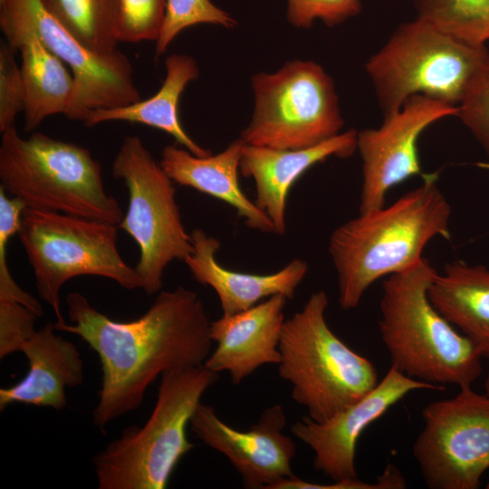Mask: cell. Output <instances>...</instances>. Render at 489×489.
Listing matches in <instances>:
<instances>
[{
  "mask_svg": "<svg viewBox=\"0 0 489 489\" xmlns=\"http://www.w3.org/2000/svg\"><path fill=\"white\" fill-rule=\"evenodd\" d=\"M118 225L58 212L26 207L19 239L34 272L39 296L53 309L55 324H63L60 292L82 275L110 279L126 290L142 289L135 268L117 247Z\"/></svg>",
  "mask_w": 489,
  "mask_h": 489,
  "instance_id": "ba28073f",
  "label": "cell"
},
{
  "mask_svg": "<svg viewBox=\"0 0 489 489\" xmlns=\"http://www.w3.org/2000/svg\"><path fill=\"white\" fill-rule=\"evenodd\" d=\"M356 129H350L313 147L282 149L244 143L240 173L253 178L256 206L272 221L274 233L286 232V205L292 185L312 167L336 157L347 158L357 150Z\"/></svg>",
  "mask_w": 489,
  "mask_h": 489,
  "instance_id": "e0dca14e",
  "label": "cell"
},
{
  "mask_svg": "<svg viewBox=\"0 0 489 489\" xmlns=\"http://www.w3.org/2000/svg\"><path fill=\"white\" fill-rule=\"evenodd\" d=\"M445 387L409 378L390 366L367 395L325 422L305 417L291 432L314 453L313 466L332 481L357 477L356 446L363 431L406 395Z\"/></svg>",
  "mask_w": 489,
  "mask_h": 489,
  "instance_id": "9a60e30c",
  "label": "cell"
},
{
  "mask_svg": "<svg viewBox=\"0 0 489 489\" xmlns=\"http://www.w3.org/2000/svg\"><path fill=\"white\" fill-rule=\"evenodd\" d=\"M25 208L22 200L9 197L0 187V298L14 299L42 317L43 310L41 303L16 283L7 264V245L12 236L19 232L22 214Z\"/></svg>",
  "mask_w": 489,
  "mask_h": 489,
  "instance_id": "83f0119b",
  "label": "cell"
},
{
  "mask_svg": "<svg viewBox=\"0 0 489 489\" xmlns=\"http://www.w3.org/2000/svg\"><path fill=\"white\" fill-rule=\"evenodd\" d=\"M40 318L33 310L12 298H0V359L21 351L36 331Z\"/></svg>",
  "mask_w": 489,
  "mask_h": 489,
  "instance_id": "f546056e",
  "label": "cell"
},
{
  "mask_svg": "<svg viewBox=\"0 0 489 489\" xmlns=\"http://www.w3.org/2000/svg\"><path fill=\"white\" fill-rule=\"evenodd\" d=\"M218 373L202 365L177 366L160 375L153 410L141 427H125L93 457L99 489H165L192 448L187 427Z\"/></svg>",
  "mask_w": 489,
  "mask_h": 489,
  "instance_id": "277c9868",
  "label": "cell"
},
{
  "mask_svg": "<svg viewBox=\"0 0 489 489\" xmlns=\"http://www.w3.org/2000/svg\"><path fill=\"white\" fill-rule=\"evenodd\" d=\"M484 387L485 394L489 396V373L485 379Z\"/></svg>",
  "mask_w": 489,
  "mask_h": 489,
  "instance_id": "836d02e7",
  "label": "cell"
},
{
  "mask_svg": "<svg viewBox=\"0 0 489 489\" xmlns=\"http://www.w3.org/2000/svg\"><path fill=\"white\" fill-rule=\"evenodd\" d=\"M489 66V50L416 18L399 24L365 70L384 116L414 95L458 106Z\"/></svg>",
  "mask_w": 489,
  "mask_h": 489,
  "instance_id": "8992f818",
  "label": "cell"
},
{
  "mask_svg": "<svg viewBox=\"0 0 489 489\" xmlns=\"http://www.w3.org/2000/svg\"><path fill=\"white\" fill-rule=\"evenodd\" d=\"M72 324L56 331L80 336L99 356L101 388L92 411L101 430L142 404L147 388L165 370L202 365L211 353V321L195 291H162L138 319L116 321L93 308L78 292L67 294Z\"/></svg>",
  "mask_w": 489,
  "mask_h": 489,
  "instance_id": "6da1fadb",
  "label": "cell"
},
{
  "mask_svg": "<svg viewBox=\"0 0 489 489\" xmlns=\"http://www.w3.org/2000/svg\"><path fill=\"white\" fill-rule=\"evenodd\" d=\"M111 174L123 180L129 193L127 213L118 225L137 244L139 258L135 267L142 290L152 295L163 284L168 265L185 261L194 252L191 234L186 231L176 201L173 180L137 136L123 139Z\"/></svg>",
  "mask_w": 489,
  "mask_h": 489,
  "instance_id": "30bf717a",
  "label": "cell"
},
{
  "mask_svg": "<svg viewBox=\"0 0 489 489\" xmlns=\"http://www.w3.org/2000/svg\"><path fill=\"white\" fill-rule=\"evenodd\" d=\"M412 453L431 489H476L489 468V396L471 387L427 405Z\"/></svg>",
  "mask_w": 489,
  "mask_h": 489,
  "instance_id": "7c38bea8",
  "label": "cell"
},
{
  "mask_svg": "<svg viewBox=\"0 0 489 489\" xmlns=\"http://www.w3.org/2000/svg\"><path fill=\"white\" fill-rule=\"evenodd\" d=\"M486 488L489 489V482L486 484Z\"/></svg>",
  "mask_w": 489,
  "mask_h": 489,
  "instance_id": "e575fe53",
  "label": "cell"
},
{
  "mask_svg": "<svg viewBox=\"0 0 489 489\" xmlns=\"http://www.w3.org/2000/svg\"><path fill=\"white\" fill-rule=\"evenodd\" d=\"M328 304L324 291L312 292L302 309L284 321L279 342V375L291 384L292 399L318 423L363 398L379 381L373 363L330 329Z\"/></svg>",
  "mask_w": 489,
  "mask_h": 489,
  "instance_id": "52a82bcc",
  "label": "cell"
},
{
  "mask_svg": "<svg viewBox=\"0 0 489 489\" xmlns=\"http://www.w3.org/2000/svg\"><path fill=\"white\" fill-rule=\"evenodd\" d=\"M450 218L451 206L431 174L390 206L359 213L336 227L329 253L340 307L356 308L374 282L415 264L431 239H449Z\"/></svg>",
  "mask_w": 489,
  "mask_h": 489,
  "instance_id": "7a4b0ae2",
  "label": "cell"
},
{
  "mask_svg": "<svg viewBox=\"0 0 489 489\" xmlns=\"http://www.w3.org/2000/svg\"><path fill=\"white\" fill-rule=\"evenodd\" d=\"M198 24H212L225 28L237 24L228 13L210 0H167L162 28L156 41V56L164 53L184 29Z\"/></svg>",
  "mask_w": 489,
  "mask_h": 489,
  "instance_id": "484cf974",
  "label": "cell"
},
{
  "mask_svg": "<svg viewBox=\"0 0 489 489\" xmlns=\"http://www.w3.org/2000/svg\"><path fill=\"white\" fill-rule=\"evenodd\" d=\"M14 50L7 42L0 43V132L14 125L24 109V85Z\"/></svg>",
  "mask_w": 489,
  "mask_h": 489,
  "instance_id": "4dcf8cb0",
  "label": "cell"
},
{
  "mask_svg": "<svg viewBox=\"0 0 489 489\" xmlns=\"http://www.w3.org/2000/svg\"><path fill=\"white\" fill-rule=\"evenodd\" d=\"M254 109L240 139L253 146L300 149L340 133L344 120L332 78L315 62L294 60L251 78Z\"/></svg>",
  "mask_w": 489,
  "mask_h": 489,
  "instance_id": "9c48e42d",
  "label": "cell"
},
{
  "mask_svg": "<svg viewBox=\"0 0 489 489\" xmlns=\"http://www.w3.org/2000/svg\"><path fill=\"white\" fill-rule=\"evenodd\" d=\"M167 0H112L114 30L119 42L157 41Z\"/></svg>",
  "mask_w": 489,
  "mask_h": 489,
  "instance_id": "4316f807",
  "label": "cell"
},
{
  "mask_svg": "<svg viewBox=\"0 0 489 489\" xmlns=\"http://www.w3.org/2000/svg\"><path fill=\"white\" fill-rule=\"evenodd\" d=\"M189 425L198 439L230 461L247 488L272 489L294 475L291 464L296 446L283 434L286 416L279 404L267 408L254 425L242 431L219 418L213 407L200 402Z\"/></svg>",
  "mask_w": 489,
  "mask_h": 489,
  "instance_id": "5bb4252c",
  "label": "cell"
},
{
  "mask_svg": "<svg viewBox=\"0 0 489 489\" xmlns=\"http://www.w3.org/2000/svg\"><path fill=\"white\" fill-rule=\"evenodd\" d=\"M165 66L166 77L155 95L126 106L91 110L82 123L86 127L116 120L144 124L172 136L179 145L196 156L212 154L189 137L179 119L181 94L187 85L199 76L196 61L187 54L175 53L166 58Z\"/></svg>",
  "mask_w": 489,
  "mask_h": 489,
  "instance_id": "44dd1931",
  "label": "cell"
},
{
  "mask_svg": "<svg viewBox=\"0 0 489 489\" xmlns=\"http://www.w3.org/2000/svg\"><path fill=\"white\" fill-rule=\"evenodd\" d=\"M287 300L284 295H273L247 310L222 314L211 321L210 336L216 347L204 365L216 373L227 372L234 385L263 365H278Z\"/></svg>",
  "mask_w": 489,
  "mask_h": 489,
  "instance_id": "2e32d148",
  "label": "cell"
},
{
  "mask_svg": "<svg viewBox=\"0 0 489 489\" xmlns=\"http://www.w3.org/2000/svg\"><path fill=\"white\" fill-rule=\"evenodd\" d=\"M437 274L422 257L382 284L379 330L391 366L404 375L445 387H471L482 355L432 304L428 288Z\"/></svg>",
  "mask_w": 489,
  "mask_h": 489,
  "instance_id": "3957f363",
  "label": "cell"
},
{
  "mask_svg": "<svg viewBox=\"0 0 489 489\" xmlns=\"http://www.w3.org/2000/svg\"><path fill=\"white\" fill-rule=\"evenodd\" d=\"M46 11L89 49L117 50L112 0H40Z\"/></svg>",
  "mask_w": 489,
  "mask_h": 489,
  "instance_id": "cb8c5ba5",
  "label": "cell"
},
{
  "mask_svg": "<svg viewBox=\"0 0 489 489\" xmlns=\"http://www.w3.org/2000/svg\"><path fill=\"white\" fill-rule=\"evenodd\" d=\"M288 22L296 28L308 29L315 20L335 26L361 11L360 0H286Z\"/></svg>",
  "mask_w": 489,
  "mask_h": 489,
  "instance_id": "f1b7e54d",
  "label": "cell"
},
{
  "mask_svg": "<svg viewBox=\"0 0 489 489\" xmlns=\"http://www.w3.org/2000/svg\"><path fill=\"white\" fill-rule=\"evenodd\" d=\"M191 237L194 252L184 263L197 283L216 292L223 314L247 310L277 294L292 299L309 270L304 260L296 258L281 270L268 274L232 271L217 262L220 242L216 237L202 229L193 230Z\"/></svg>",
  "mask_w": 489,
  "mask_h": 489,
  "instance_id": "ac0fdd59",
  "label": "cell"
},
{
  "mask_svg": "<svg viewBox=\"0 0 489 489\" xmlns=\"http://www.w3.org/2000/svg\"><path fill=\"white\" fill-rule=\"evenodd\" d=\"M0 187L26 207L118 225L124 215L104 187L100 163L85 148L14 125L2 132Z\"/></svg>",
  "mask_w": 489,
  "mask_h": 489,
  "instance_id": "5b68a950",
  "label": "cell"
},
{
  "mask_svg": "<svg viewBox=\"0 0 489 489\" xmlns=\"http://www.w3.org/2000/svg\"><path fill=\"white\" fill-rule=\"evenodd\" d=\"M243 146L238 138L217 154L198 157L183 147L168 145L161 150L159 162L174 183L230 205L249 228L275 234L267 215L241 189L238 175Z\"/></svg>",
  "mask_w": 489,
  "mask_h": 489,
  "instance_id": "ffe728a7",
  "label": "cell"
},
{
  "mask_svg": "<svg viewBox=\"0 0 489 489\" xmlns=\"http://www.w3.org/2000/svg\"><path fill=\"white\" fill-rule=\"evenodd\" d=\"M457 107V117L489 158V66L476 79Z\"/></svg>",
  "mask_w": 489,
  "mask_h": 489,
  "instance_id": "1f68e13d",
  "label": "cell"
},
{
  "mask_svg": "<svg viewBox=\"0 0 489 489\" xmlns=\"http://www.w3.org/2000/svg\"><path fill=\"white\" fill-rule=\"evenodd\" d=\"M8 44L21 53L24 131H33L49 116L66 115L75 82L65 63L34 34L22 35Z\"/></svg>",
  "mask_w": 489,
  "mask_h": 489,
  "instance_id": "603a6c76",
  "label": "cell"
},
{
  "mask_svg": "<svg viewBox=\"0 0 489 489\" xmlns=\"http://www.w3.org/2000/svg\"><path fill=\"white\" fill-rule=\"evenodd\" d=\"M0 25L8 43L34 34L69 66L75 88L67 118L82 121L91 110L141 100L127 55L119 50L100 53L89 49L56 21L40 0H0Z\"/></svg>",
  "mask_w": 489,
  "mask_h": 489,
  "instance_id": "8fae6325",
  "label": "cell"
},
{
  "mask_svg": "<svg viewBox=\"0 0 489 489\" xmlns=\"http://www.w3.org/2000/svg\"><path fill=\"white\" fill-rule=\"evenodd\" d=\"M417 18L460 40H489V0H416Z\"/></svg>",
  "mask_w": 489,
  "mask_h": 489,
  "instance_id": "d4e9b609",
  "label": "cell"
},
{
  "mask_svg": "<svg viewBox=\"0 0 489 489\" xmlns=\"http://www.w3.org/2000/svg\"><path fill=\"white\" fill-rule=\"evenodd\" d=\"M434 307L489 358V269L455 261L428 288Z\"/></svg>",
  "mask_w": 489,
  "mask_h": 489,
  "instance_id": "7402d4cb",
  "label": "cell"
},
{
  "mask_svg": "<svg viewBox=\"0 0 489 489\" xmlns=\"http://www.w3.org/2000/svg\"><path fill=\"white\" fill-rule=\"evenodd\" d=\"M405 487L406 481L401 473L389 464L375 483H366L355 477L320 484L304 481L293 475L279 481L272 489H402Z\"/></svg>",
  "mask_w": 489,
  "mask_h": 489,
  "instance_id": "d6a6232c",
  "label": "cell"
},
{
  "mask_svg": "<svg viewBox=\"0 0 489 489\" xmlns=\"http://www.w3.org/2000/svg\"><path fill=\"white\" fill-rule=\"evenodd\" d=\"M457 114V106L418 94L384 116L379 128L358 131L357 150L362 161L359 213L384 206L389 189L421 174L419 136L434 122Z\"/></svg>",
  "mask_w": 489,
  "mask_h": 489,
  "instance_id": "4fadbf2b",
  "label": "cell"
},
{
  "mask_svg": "<svg viewBox=\"0 0 489 489\" xmlns=\"http://www.w3.org/2000/svg\"><path fill=\"white\" fill-rule=\"evenodd\" d=\"M48 322L23 345L29 370L16 384L0 388V409L21 403L56 410L67 407L66 388L83 382V360L76 345Z\"/></svg>",
  "mask_w": 489,
  "mask_h": 489,
  "instance_id": "d6986e66",
  "label": "cell"
}]
</instances>
